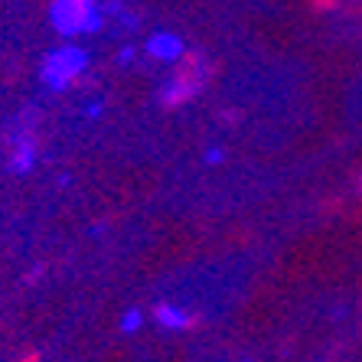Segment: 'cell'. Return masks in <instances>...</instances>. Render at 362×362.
<instances>
[{"instance_id": "obj_1", "label": "cell", "mask_w": 362, "mask_h": 362, "mask_svg": "<svg viewBox=\"0 0 362 362\" xmlns=\"http://www.w3.org/2000/svg\"><path fill=\"white\" fill-rule=\"evenodd\" d=\"M49 23L59 36L95 33V30L101 26L98 0H52Z\"/></svg>"}, {"instance_id": "obj_2", "label": "cell", "mask_w": 362, "mask_h": 362, "mask_svg": "<svg viewBox=\"0 0 362 362\" xmlns=\"http://www.w3.org/2000/svg\"><path fill=\"white\" fill-rule=\"evenodd\" d=\"M85 66H88V52L78 49V46H62V49H52L49 56H46L40 76H42V82L49 85V88L62 92V88L72 85V78L82 76Z\"/></svg>"}, {"instance_id": "obj_3", "label": "cell", "mask_w": 362, "mask_h": 362, "mask_svg": "<svg viewBox=\"0 0 362 362\" xmlns=\"http://www.w3.org/2000/svg\"><path fill=\"white\" fill-rule=\"evenodd\" d=\"M189 66H193V62L183 59V69H180L177 76H173L167 85H163V92H160V101H163V105H183V101H189L196 92H199V85H202V69H189Z\"/></svg>"}, {"instance_id": "obj_4", "label": "cell", "mask_w": 362, "mask_h": 362, "mask_svg": "<svg viewBox=\"0 0 362 362\" xmlns=\"http://www.w3.org/2000/svg\"><path fill=\"white\" fill-rule=\"evenodd\" d=\"M147 52H151L153 59H160V62H183L186 42L180 40L177 33L163 30V33H153L151 40H147Z\"/></svg>"}, {"instance_id": "obj_5", "label": "cell", "mask_w": 362, "mask_h": 362, "mask_svg": "<svg viewBox=\"0 0 362 362\" xmlns=\"http://www.w3.org/2000/svg\"><path fill=\"white\" fill-rule=\"evenodd\" d=\"M33 160H36V141L30 134L17 137V151H13L10 170H13V173H26V170H33Z\"/></svg>"}, {"instance_id": "obj_6", "label": "cell", "mask_w": 362, "mask_h": 362, "mask_svg": "<svg viewBox=\"0 0 362 362\" xmlns=\"http://www.w3.org/2000/svg\"><path fill=\"white\" fill-rule=\"evenodd\" d=\"M157 323H160L163 329H186L189 327V313L183 310V307H173V303H160L157 307Z\"/></svg>"}, {"instance_id": "obj_7", "label": "cell", "mask_w": 362, "mask_h": 362, "mask_svg": "<svg viewBox=\"0 0 362 362\" xmlns=\"http://www.w3.org/2000/svg\"><path fill=\"white\" fill-rule=\"evenodd\" d=\"M121 329H124V333H134V329H141V313H137V310L124 313V320H121Z\"/></svg>"}]
</instances>
